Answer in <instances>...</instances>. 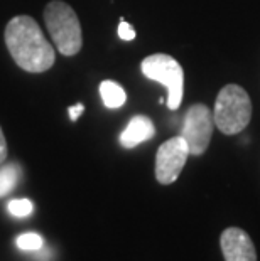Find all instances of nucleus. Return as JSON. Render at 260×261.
Here are the masks:
<instances>
[{
  "label": "nucleus",
  "instance_id": "ddd939ff",
  "mask_svg": "<svg viewBox=\"0 0 260 261\" xmlns=\"http://www.w3.org/2000/svg\"><path fill=\"white\" fill-rule=\"evenodd\" d=\"M119 36H120V39H124V41H134V39H135V31L132 29V25L129 24V22L120 20Z\"/></svg>",
  "mask_w": 260,
  "mask_h": 261
},
{
  "label": "nucleus",
  "instance_id": "2eb2a0df",
  "mask_svg": "<svg viewBox=\"0 0 260 261\" xmlns=\"http://www.w3.org/2000/svg\"><path fill=\"white\" fill-rule=\"evenodd\" d=\"M5 159H7V142H5L2 128H0V164H2Z\"/></svg>",
  "mask_w": 260,
  "mask_h": 261
},
{
  "label": "nucleus",
  "instance_id": "4468645a",
  "mask_svg": "<svg viewBox=\"0 0 260 261\" xmlns=\"http://www.w3.org/2000/svg\"><path fill=\"white\" fill-rule=\"evenodd\" d=\"M85 112V105L83 103H78V105H75V107H71L69 108V118L73 120V121H76L78 120V116Z\"/></svg>",
  "mask_w": 260,
  "mask_h": 261
},
{
  "label": "nucleus",
  "instance_id": "6e6552de",
  "mask_svg": "<svg viewBox=\"0 0 260 261\" xmlns=\"http://www.w3.org/2000/svg\"><path fill=\"white\" fill-rule=\"evenodd\" d=\"M154 133H156V128H154L152 120L144 115H137L129 121L125 130L120 133V143L125 148H134L144 142L151 140Z\"/></svg>",
  "mask_w": 260,
  "mask_h": 261
},
{
  "label": "nucleus",
  "instance_id": "f8f14e48",
  "mask_svg": "<svg viewBox=\"0 0 260 261\" xmlns=\"http://www.w3.org/2000/svg\"><path fill=\"white\" fill-rule=\"evenodd\" d=\"M9 211L10 214L17 216V218H24L32 213V202L29 199H14L9 202Z\"/></svg>",
  "mask_w": 260,
  "mask_h": 261
},
{
  "label": "nucleus",
  "instance_id": "423d86ee",
  "mask_svg": "<svg viewBox=\"0 0 260 261\" xmlns=\"http://www.w3.org/2000/svg\"><path fill=\"white\" fill-rule=\"evenodd\" d=\"M187 157H190V148L181 135L164 142L156 155V179L159 184L169 186L178 180Z\"/></svg>",
  "mask_w": 260,
  "mask_h": 261
},
{
  "label": "nucleus",
  "instance_id": "f03ea898",
  "mask_svg": "<svg viewBox=\"0 0 260 261\" xmlns=\"http://www.w3.org/2000/svg\"><path fill=\"white\" fill-rule=\"evenodd\" d=\"M44 22L49 36L63 56H75L81 51V24L73 7L61 0H53L44 9Z\"/></svg>",
  "mask_w": 260,
  "mask_h": 261
},
{
  "label": "nucleus",
  "instance_id": "0eeeda50",
  "mask_svg": "<svg viewBox=\"0 0 260 261\" xmlns=\"http://www.w3.org/2000/svg\"><path fill=\"white\" fill-rule=\"evenodd\" d=\"M225 261H257V251L250 236L240 227H226L220 238Z\"/></svg>",
  "mask_w": 260,
  "mask_h": 261
},
{
  "label": "nucleus",
  "instance_id": "9d476101",
  "mask_svg": "<svg viewBox=\"0 0 260 261\" xmlns=\"http://www.w3.org/2000/svg\"><path fill=\"white\" fill-rule=\"evenodd\" d=\"M20 170L17 165H5L0 169V197L7 196L17 184Z\"/></svg>",
  "mask_w": 260,
  "mask_h": 261
},
{
  "label": "nucleus",
  "instance_id": "20e7f679",
  "mask_svg": "<svg viewBox=\"0 0 260 261\" xmlns=\"http://www.w3.org/2000/svg\"><path fill=\"white\" fill-rule=\"evenodd\" d=\"M140 69L149 80L157 81L168 88V107L169 110H178L184 93V71L178 61L169 54H152L142 61Z\"/></svg>",
  "mask_w": 260,
  "mask_h": 261
},
{
  "label": "nucleus",
  "instance_id": "f257e3e1",
  "mask_svg": "<svg viewBox=\"0 0 260 261\" xmlns=\"http://www.w3.org/2000/svg\"><path fill=\"white\" fill-rule=\"evenodd\" d=\"M5 44L12 59L27 73H44L56 63L51 42L29 15H17L5 27Z\"/></svg>",
  "mask_w": 260,
  "mask_h": 261
},
{
  "label": "nucleus",
  "instance_id": "1a4fd4ad",
  "mask_svg": "<svg viewBox=\"0 0 260 261\" xmlns=\"http://www.w3.org/2000/svg\"><path fill=\"white\" fill-rule=\"evenodd\" d=\"M100 96L107 108H120L127 101V93L115 81H103L100 85Z\"/></svg>",
  "mask_w": 260,
  "mask_h": 261
},
{
  "label": "nucleus",
  "instance_id": "39448f33",
  "mask_svg": "<svg viewBox=\"0 0 260 261\" xmlns=\"http://www.w3.org/2000/svg\"><path fill=\"white\" fill-rule=\"evenodd\" d=\"M213 112L206 105H193L187 110L181 137L184 138L190 148V155H203L213 137Z\"/></svg>",
  "mask_w": 260,
  "mask_h": 261
},
{
  "label": "nucleus",
  "instance_id": "9b49d317",
  "mask_svg": "<svg viewBox=\"0 0 260 261\" xmlns=\"http://www.w3.org/2000/svg\"><path fill=\"white\" fill-rule=\"evenodd\" d=\"M15 243H17V246L20 249H27V251H37V249L42 248L44 240H42V236L36 234V232H26V234H20L17 240H15Z\"/></svg>",
  "mask_w": 260,
  "mask_h": 261
},
{
  "label": "nucleus",
  "instance_id": "7ed1b4c3",
  "mask_svg": "<svg viewBox=\"0 0 260 261\" xmlns=\"http://www.w3.org/2000/svg\"><path fill=\"white\" fill-rule=\"evenodd\" d=\"M252 118V101L248 93L239 85H228L218 93L213 120L225 135H237L247 128Z\"/></svg>",
  "mask_w": 260,
  "mask_h": 261
}]
</instances>
